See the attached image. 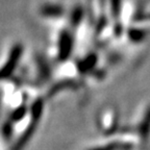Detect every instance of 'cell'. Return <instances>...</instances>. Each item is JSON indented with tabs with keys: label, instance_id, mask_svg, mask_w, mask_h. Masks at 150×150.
Returning <instances> with one entry per match:
<instances>
[]
</instances>
